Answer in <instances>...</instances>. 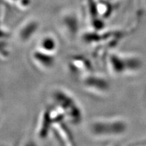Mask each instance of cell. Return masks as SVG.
I'll use <instances>...</instances> for the list:
<instances>
[{"mask_svg":"<svg viewBox=\"0 0 146 146\" xmlns=\"http://www.w3.org/2000/svg\"><path fill=\"white\" fill-rule=\"evenodd\" d=\"M144 1H145V3H146V0H144Z\"/></svg>","mask_w":146,"mask_h":146,"instance_id":"1","label":"cell"}]
</instances>
